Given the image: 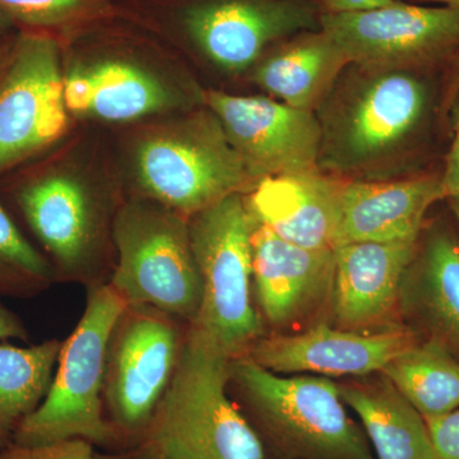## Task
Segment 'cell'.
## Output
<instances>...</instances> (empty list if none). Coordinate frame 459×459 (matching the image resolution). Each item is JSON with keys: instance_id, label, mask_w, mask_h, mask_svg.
I'll list each match as a JSON object with an SVG mask.
<instances>
[{"instance_id": "cb8c5ba5", "label": "cell", "mask_w": 459, "mask_h": 459, "mask_svg": "<svg viewBox=\"0 0 459 459\" xmlns=\"http://www.w3.org/2000/svg\"><path fill=\"white\" fill-rule=\"evenodd\" d=\"M62 343L0 344V437L40 406L49 391Z\"/></svg>"}, {"instance_id": "83f0119b", "label": "cell", "mask_w": 459, "mask_h": 459, "mask_svg": "<svg viewBox=\"0 0 459 459\" xmlns=\"http://www.w3.org/2000/svg\"><path fill=\"white\" fill-rule=\"evenodd\" d=\"M437 459H459V407L448 415L427 421Z\"/></svg>"}, {"instance_id": "484cf974", "label": "cell", "mask_w": 459, "mask_h": 459, "mask_svg": "<svg viewBox=\"0 0 459 459\" xmlns=\"http://www.w3.org/2000/svg\"><path fill=\"white\" fill-rule=\"evenodd\" d=\"M102 9V0H0V11L26 25L53 27L89 18Z\"/></svg>"}, {"instance_id": "5bb4252c", "label": "cell", "mask_w": 459, "mask_h": 459, "mask_svg": "<svg viewBox=\"0 0 459 459\" xmlns=\"http://www.w3.org/2000/svg\"><path fill=\"white\" fill-rule=\"evenodd\" d=\"M439 201L440 172L394 181H344L334 247L350 243H416L429 208Z\"/></svg>"}, {"instance_id": "ba28073f", "label": "cell", "mask_w": 459, "mask_h": 459, "mask_svg": "<svg viewBox=\"0 0 459 459\" xmlns=\"http://www.w3.org/2000/svg\"><path fill=\"white\" fill-rule=\"evenodd\" d=\"M320 29L352 65L433 71L459 51V8L398 0L388 7L323 14Z\"/></svg>"}, {"instance_id": "5b68a950", "label": "cell", "mask_w": 459, "mask_h": 459, "mask_svg": "<svg viewBox=\"0 0 459 459\" xmlns=\"http://www.w3.org/2000/svg\"><path fill=\"white\" fill-rule=\"evenodd\" d=\"M256 220L241 193L193 214L190 244L202 283L197 325L230 358L243 356L262 334L252 304V235Z\"/></svg>"}, {"instance_id": "f546056e", "label": "cell", "mask_w": 459, "mask_h": 459, "mask_svg": "<svg viewBox=\"0 0 459 459\" xmlns=\"http://www.w3.org/2000/svg\"><path fill=\"white\" fill-rule=\"evenodd\" d=\"M398 0H316L323 14L358 13L388 7Z\"/></svg>"}, {"instance_id": "f1b7e54d", "label": "cell", "mask_w": 459, "mask_h": 459, "mask_svg": "<svg viewBox=\"0 0 459 459\" xmlns=\"http://www.w3.org/2000/svg\"><path fill=\"white\" fill-rule=\"evenodd\" d=\"M446 117L452 129V142L442 174L443 199L459 198V93L453 100Z\"/></svg>"}, {"instance_id": "52a82bcc", "label": "cell", "mask_w": 459, "mask_h": 459, "mask_svg": "<svg viewBox=\"0 0 459 459\" xmlns=\"http://www.w3.org/2000/svg\"><path fill=\"white\" fill-rule=\"evenodd\" d=\"M135 164L148 197L184 217L255 181L210 108L150 135L138 148Z\"/></svg>"}, {"instance_id": "30bf717a", "label": "cell", "mask_w": 459, "mask_h": 459, "mask_svg": "<svg viewBox=\"0 0 459 459\" xmlns=\"http://www.w3.org/2000/svg\"><path fill=\"white\" fill-rule=\"evenodd\" d=\"M181 341L170 316L126 305L108 343L104 395L115 425L143 433L179 358Z\"/></svg>"}, {"instance_id": "ac0fdd59", "label": "cell", "mask_w": 459, "mask_h": 459, "mask_svg": "<svg viewBox=\"0 0 459 459\" xmlns=\"http://www.w3.org/2000/svg\"><path fill=\"white\" fill-rule=\"evenodd\" d=\"M400 305L429 333L459 358V238L435 223L418 241L402 281Z\"/></svg>"}, {"instance_id": "e575fe53", "label": "cell", "mask_w": 459, "mask_h": 459, "mask_svg": "<svg viewBox=\"0 0 459 459\" xmlns=\"http://www.w3.org/2000/svg\"><path fill=\"white\" fill-rule=\"evenodd\" d=\"M446 201H448L449 208H451L453 216H455V221L459 225V198L446 199Z\"/></svg>"}, {"instance_id": "ffe728a7", "label": "cell", "mask_w": 459, "mask_h": 459, "mask_svg": "<svg viewBox=\"0 0 459 459\" xmlns=\"http://www.w3.org/2000/svg\"><path fill=\"white\" fill-rule=\"evenodd\" d=\"M66 108L108 122L161 113L177 99L159 78L123 60H101L65 75Z\"/></svg>"}, {"instance_id": "d6a6232c", "label": "cell", "mask_w": 459, "mask_h": 459, "mask_svg": "<svg viewBox=\"0 0 459 459\" xmlns=\"http://www.w3.org/2000/svg\"><path fill=\"white\" fill-rule=\"evenodd\" d=\"M96 459H170L162 457V455H155V453H151L144 451V449L137 448L134 451L122 453V455H96Z\"/></svg>"}, {"instance_id": "3957f363", "label": "cell", "mask_w": 459, "mask_h": 459, "mask_svg": "<svg viewBox=\"0 0 459 459\" xmlns=\"http://www.w3.org/2000/svg\"><path fill=\"white\" fill-rule=\"evenodd\" d=\"M126 305L113 286L91 287L82 318L62 343L49 391L14 429L13 444L40 446L83 439L101 446L114 440L102 416L101 394L108 343Z\"/></svg>"}, {"instance_id": "1f68e13d", "label": "cell", "mask_w": 459, "mask_h": 459, "mask_svg": "<svg viewBox=\"0 0 459 459\" xmlns=\"http://www.w3.org/2000/svg\"><path fill=\"white\" fill-rule=\"evenodd\" d=\"M20 338L27 340V332L20 319L5 307H0V340Z\"/></svg>"}, {"instance_id": "9c48e42d", "label": "cell", "mask_w": 459, "mask_h": 459, "mask_svg": "<svg viewBox=\"0 0 459 459\" xmlns=\"http://www.w3.org/2000/svg\"><path fill=\"white\" fill-rule=\"evenodd\" d=\"M68 126L59 45L25 33L0 77V172L59 140Z\"/></svg>"}, {"instance_id": "d4e9b609", "label": "cell", "mask_w": 459, "mask_h": 459, "mask_svg": "<svg viewBox=\"0 0 459 459\" xmlns=\"http://www.w3.org/2000/svg\"><path fill=\"white\" fill-rule=\"evenodd\" d=\"M53 276L49 262L26 240L0 204V294L38 291Z\"/></svg>"}, {"instance_id": "7a4b0ae2", "label": "cell", "mask_w": 459, "mask_h": 459, "mask_svg": "<svg viewBox=\"0 0 459 459\" xmlns=\"http://www.w3.org/2000/svg\"><path fill=\"white\" fill-rule=\"evenodd\" d=\"M231 360L192 325L138 448L170 459H264L261 437L230 401Z\"/></svg>"}, {"instance_id": "4316f807", "label": "cell", "mask_w": 459, "mask_h": 459, "mask_svg": "<svg viewBox=\"0 0 459 459\" xmlns=\"http://www.w3.org/2000/svg\"><path fill=\"white\" fill-rule=\"evenodd\" d=\"M0 459H96V455L92 444L83 439H72L40 446L12 444L0 452Z\"/></svg>"}, {"instance_id": "836d02e7", "label": "cell", "mask_w": 459, "mask_h": 459, "mask_svg": "<svg viewBox=\"0 0 459 459\" xmlns=\"http://www.w3.org/2000/svg\"><path fill=\"white\" fill-rule=\"evenodd\" d=\"M416 4L446 5V7L459 8V0H411Z\"/></svg>"}, {"instance_id": "6da1fadb", "label": "cell", "mask_w": 459, "mask_h": 459, "mask_svg": "<svg viewBox=\"0 0 459 459\" xmlns=\"http://www.w3.org/2000/svg\"><path fill=\"white\" fill-rule=\"evenodd\" d=\"M437 96L430 71L350 63L316 110L319 170L368 175L415 155L429 142Z\"/></svg>"}, {"instance_id": "4fadbf2b", "label": "cell", "mask_w": 459, "mask_h": 459, "mask_svg": "<svg viewBox=\"0 0 459 459\" xmlns=\"http://www.w3.org/2000/svg\"><path fill=\"white\" fill-rule=\"evenodd\" d=\"M416 342L409 328L360 333L316 325L292 336L256 340L247 349V358L276 374L362 377L382 373L389 362Z\"/></svg>"}, {"instance_id": "9a60e30c", "label": "cell", "mask_w": 459, "mask_h": 459, "mask_svg": "<svg viewBox=\"0 0 459 459\" xmlns=\"http://www.w3.org/2000/svg\"><path fill=\"white\" fill-rule=\"evenodd\" d=\"M253 280L263 316L273 325L298 322L332 294L334 250L289 243L256 221Z\"/></svg>"}, {"instance_id": "44dd1931", "label": "cell", "mask_w": 459, "mask_h": 459, "mask_svg": "<svg viewBox=\"0 0 459 459\" xmlns=\"http://www.w3.org/2000/svg\"><path fill=\"white\" fill-rule=\"evenodd\" d=\"M350 63L329 33L314 30L271 48L256 65L253 80L281 102L316 111Z\"/></svg>"}, {"instance_id": "7402d4cb", "label": "cell", "mask_w": 459, "mask_h": 459, "mask_svg": "<svg viewBox=\"0 0 459 459\" xmlns=\"http://www.w3.org/2000/svg\"><path fill=\"white\" fill-rule=\"evenodd\" d=\"M340 394L360 419L377 459H437L427 421L385 377L377 385H340Z\"/></svg>"}, {"instance_id": "e0dca14e", "label": "cell", "mask_w": 459, "mask_h": 459, "mask_svg": "<svg viewBox=\"0 0 459 459\" xmlns=\"http://www.w3.org/2000/svg\"><path fill=\"white\" fill-rule=\"evenodd\" d=\"M344 180L322 171L279 175L256 183L247 199L256 221L310 249H333Z\"/></svg>"}, {"instance_id": "603a6c76", "label": "cell", "mask_w": 459, "mask_h": 459, "mask_svg": "<svg viewBox=\"0 0 459 459\" xmlns=\"http://www.w3.org/2000/svg\"><path fill=\"white\" fill-rule=\"evenodd\" d=\"M382 374L425 421L459 407V358L437 341L412 344L389 362Z\"/></svg>"}, {"instance_id": "d590c367", "label": "cell", "mask_w": 459, "mask_h": 459, "mask_svg": "<svg viewBox=\"0 0 459 459\" xmlns=\"http://www.w3.org/2000/svg\"><path fill=\"white\" fill-rule=\"evenodd\" d=\"M9 25H11V18L0 11V30L5 29Z\"/></svg>"}, {"instance_id": "7c38bea8", "label": "cell", "mask_w": 459, "mask_h": 459, "mask_svg": "<svg viewBox=\"0 0 459 459\" xmlns=\"http://www.w3.org/2000/svg\"><path fill=\"white\" fill-rule=\"evenodd\" d=\"M322 16L316 0H197L183 23L213 65L241 72L279 42L319 30Z\"/></svg>"}, {"instance_id": "277c9868", "label": "cell", "mask_w": 459, "mask_h": 459, "mask_svg": "<svg viewBox=\"0 0 459 459\" xmlns=\"http://www.w3.org/2000/svg\"><path fill=\"white\" fill-rule=\"evenodd\" d=\"M234 382L259 427L296 459H374L346 412L340 385L327 377H282L249 358L230 364Z\"/></svg>"}, {"instance_id": "8d00e7d4", "label": "cell", "mask_w": 459, "mask_h": 459, "mask_svg": "<svg viewBox=\"0 0 459 459\" xmlns=\"http://www.w3.org/2000/svg\"><path fill=\"white\" fill-rule=\"evenodd\" d=\"M0 439H2V437H0Z\"/></svg>"}, {"instance_id": "4dcf8cb0", "label": "cell", "mask_w": 459, "mask_h": 459, "mask_svg": "<svg viewBox=\"0 0 459 459\" xmlns=\"http://www.w3.org/2000/svg\"><path fill=\"white\" fill-rule=\"evenodd\" d=\"M459 93V51L449 63V71L442 89V102H440V113H448L449 107Z\"/></svg>"}, {"instance_id": "8992f818", "label": "cell", "mask_w": 459, "mask_h": 459, "mask_svg": "<svg viewBox=\"0 0 459 459\" xmlns=\"http://www.w3.org/2000/svg\"><path fill=\"white\" fill-rule=\"evenodd\" d=\"M117 265L110 285L128 305L195 323L202 283L186 217L159 202L124 205L114 222Z\"/></svg>"}, {"instance_id": "d6986e66", "label": "cell", "mask_w": 459, "mask_h": 459, "mask_svg": "<svg viewBox=\"0 0 459 459\" xmlns=\"http://www.w3.org/2000/svg\"><path fill=\"white\" fill-rule=\"evenodd\" d=\"M30 228L69 274H82L96 243V212L87 190L65 175H48L18 192Z\"/></svg>"}, {"instance_id": "2e32d148", "label": "cell", "mask_w": 459, "mask_h": 459, "mask_svg": "<svg viewBox=\"0 0 459 459\" xmlns=\"http://www.w3.org/2000/svg\"><path fill=\"white\" fill-rule=\"evenodd\" d=\"M419 241V240H418ZM416 243H350L334 247L333 312L338 325H379L400 304L402 281Z\"/></svg>"}, {"instance_id": "8fae6325", "label": "cell", "mask_w": 459, "mask_h": 459, "mask_svg": "<svg viewBox=\"0 0 459 459\" xmlns=\"http://www.w3.org/2000/svg\"><path fill=\"white\" fill-rule=\"evenodd\" d=\"M202 100L258 183L264 178L320 171L322 129L316 111L261 96L204 91Z\"/></svg>"}]
</instances>
